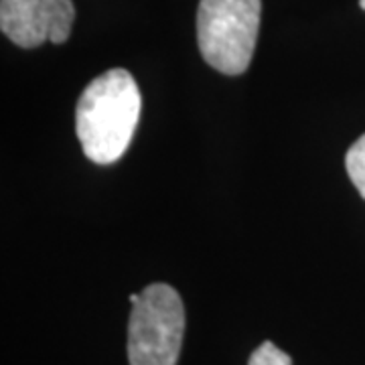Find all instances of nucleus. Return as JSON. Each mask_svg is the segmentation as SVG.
<instances>
[{"mask_svg": "<svg viewBox=\"0 0 365 365\" xmlns=\"http://www.w3.org/2000/svg\"><path fill=\"white\" fill-rule=\"evenodd\" d=\"M143 98L130 71L110 69L88 83L76 108V132L83 155L112 165L128 150L138 126Z\"/></svg>", "mask_w": 365, "mask_h": 365, "instance_id": "nucleus-1", "label": "nucleus"}, {"mask_svg": "<svg viewBox=\"0 0 365 365\" xmlns=\"http://www.w3.org/2000/svg\"><path fill=\"white\" fill-rule=\"evenodd\" d=\"M262 0H201L197 41L203 59L225 76L248 69L260 29Z\"/></svg>", "mask_w": 365, "mask_h": 365, "instance_id": "nucleus-2", "label": "nucleus"}, {"mask_svg": "<svg viewBox=\"0 0 365 365\" xmlns=\"http://www.w3.org/2000/svg\"><path fill=\"white\" fill-rule=\"evenodd\" d=\"M185 335V307L170 284H148L132 302L128 321L130 365H177Z\"/></svg>", "mask_w": 365, "mask_h": 365, "instance_id": "nucleus-3", "label": "nucleus"}, {"mask_svg": "<svg viewBox=\"0 0 365 365\" xmlns=\"http://www.w3.org/2000/svg\"><path fill=\"white\" fill-rule=\"evenodd\" d=\"M73 19L71 0H0V29L23 49H35L45 41L66 43Z\"/></svg>", "mask_w": 365, "mask_h": 365, "instance_id": "nucleus-4", "label": "nucleus"}, {"mask_svg": "<svg viewBox=\"0 0 365 365\" xmlns=\"http://www.w3.org/2000/svg\"><path fill=\"white\" fill-rule=\"evenodd\" d=\"M345 167H347V175H349V179L355 185V189L365 199V134L359 136L353 143L351 148L347 150Z\"/></svg>", "mask_w": 365, "mask_h": 365, "instance_id": "nucleus-5", "label": "nucleus"}, {"mask_svg": "<svg viewBox=\"0 0 365 365\" xmlns=\"http://www.w3.org/2000/svg\"><path fill=\"white\" fill-rule=\"evenodd\" d=\"M248 365H292L290 355L278 349L272 341H264L256 351L250 355Z\"/></svg>", "mask_w": 365, "mask_h": 365, "instance_id": "nucleus-6", "label": "nucleus"}, {"mask_svg": "<svg viewBox=\"0 0 365 365\" xmlns=\"http://www.w3.org/2000/svg\"><path fill=\"white\" fill-rule=\"evenodd\" d=\"M359 4H361V9L365 11V0H359Z\"/></svg>", "mask_w": 365, "mask_h": 365, "instance_id": "nucleus-7", "label": "nucleus"}]
</instances>
